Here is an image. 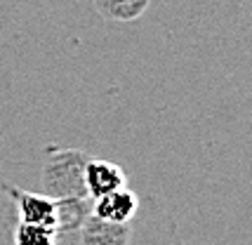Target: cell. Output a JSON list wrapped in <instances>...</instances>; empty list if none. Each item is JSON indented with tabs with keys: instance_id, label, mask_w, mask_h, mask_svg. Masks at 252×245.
Wrapping results in <instances>:
<instances>
[{
	"instance_id": "6da1fadb",
	"label": "cell",
	"mask_w": 252,
	"mask_h": 245,
	"mask_svg": "<svg viewBox=\"0 0 252 245\" xmlns=\"http://www.w3.org/2000/svg\"><path fill=\"white\" fill-rule=\"evenodd\" d=\"M5 193H10L17 203L19 222L24 224H38V226H50L59 229L62 226V198H50L31 191H22L12 184H2Z\"/></svg>"
},
{
	"instance_id": "7a4b0ae2",
	"label": "cell",
	"mask_w": 252,
	"mask_h": 245,
	"mask_svg": "<svg viewBox=\"0 0 252 245\" xmlns=\"http://www.w3.org/2000/svg\"><path fill=\"white\" fill-rule=\"evenodd\" d=\"M80 182H83L85 193L92 201H97L111 191L125 186V172L109 160H88L80 170Z\"/></svg>"
},
{
	"instance_id": "3957f363",
	"label": "cell",
	"mask_w": 252,
	"mask_h": 245,
	"mask_svg": "<svg viewBox=\"0 0 252 245\" xmlns=\"http://www.w3.org/2000/svg\"><path fill=\"white\" fill-rule=\"evenodd\" d=\"M137 208H139L137 196L123 186V189L111 191L106 196L97 198L94 208H92V217L106 224H127L137 214Z\"/></svg>"
},
{
	"instance_id": "277c9868",
	"label": "cell",
	"mask_w": 252,
	"mask_h": 245,
	"mask_svg": "<svg viewBox=\"0 0 252 245\" xmlns=\"http://www.w3.org/2000/svg\"><path fill=\"white\" fill-rule=\"evenodd\" d=\"M59 229L19 222L14 229V245H57Z\"/></svg>"
}]
</instances>
